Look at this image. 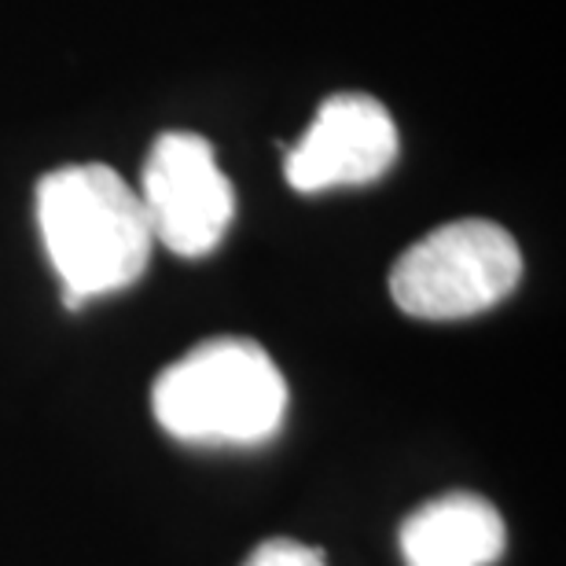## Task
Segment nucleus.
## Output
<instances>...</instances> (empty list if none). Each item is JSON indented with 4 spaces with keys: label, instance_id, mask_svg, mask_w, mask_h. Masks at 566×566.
<instances>
[{
    "label": "nucleus",
    "instance_id": "obj_1",
    "mask_svg": "<svg viewBox=\"0 0 566 566\" xmlns=\"http://www.w3.org/2000/svg\"><path fill=\"white\" fill-rule=\"evenodd\" d=\"M38 224L71 305L133 287L155 251L137 188L99 163L44 174L38 185Z\"/></svg>",
    "mask_w": 566,
    "mask_h": 566
},
{
    "label": "nucleus",
    "instance_id": "obj_4",
    "mask_svg": "<svg viewBox=\"0 0 566 566\" xmlns=\"http://www.w3.org/2000/svg\"><path fill=\"white\" fill-rule=\"evenodd\" d=\"M137 196L155 247L177 258L210 254L235 218V191L218 166L213 144L185 129L163 133L151 144Z\"/></svg>",
    "mask_w": 566,
    "mask_h": 566
},
{
    "label": "nucleus",
    "instance_id": "obj_6",
    "mask_svg": "<svg viewBox=\"0 0 566 566\" xmlns=\"http://www.w3.org/2000/svg\"><path fill=\"white\" fill-rule=\"evenodd\" d=\"M504 548V518L479 493L434 496L401 526L405 566H493Z\"/></svg>",
    "mask_w": 566,
    "mask_h": 566
},
{
    "label": "nucleus",
    "instance_id": "obj_5",
    "mask_svg": "<svg viewBox=\"0 0 566 566\" xmlns=\"http://www.w3.org/2000/svg\"><path fill=\"white\" fill-rule=\"evenodd\" d=\"M398 163V126L368 93H335L313 115L310 129L291 144L283 174L302 196L360 188Z\"/></svg>",
    "mask_w": 566,
    "mask_h": 566
},
{
    "label": "nucleus",
    "instance_id": "obj_2",
    "mask_svg": "<svg viewBox=\"0 0 566 566\" xmlns=\"http://www.w3.org/2000/svg\"><path fill=\"white\" fill-rule=\"evenodd\" d=\"M151 412L180 441L262 446L287 416V379L254 338H207L163 368L151 387Z\"/></svg>",
    "mask_w": 566,
    "mask_h": 566
},
{
    "label": "nucleus",
    "instance_id": "obj_7",
    "mask_svg": "<svg viewBox=\"0 0 566 566\" xmlns=\"http://www.w3.org/2000/svg\"><path fill=\"white\" fill-rule=\"evenodd\" d=\"M243 566H327V559H324V552L302 545V541L273 537V541H265V545H258Z\"/></svg>",
    "mask_w": 566,
    "mask_h": 566
},
{
    "label": "nucleus",
    "instance_id": "obj_3",
    "mask_svg": "<svg viewBox=\"0 0 566 566\" xmlns=\"http://www.w3.org/2000/svg\"><path fill=\"white\" fill-rule=\"evenodd\" d=\"M523 280L515 235L490 218H460L416 240L390 269V298L416 321H468Z\"/></svg>",
    "mask_w": 566,
    "mask_h": 566
}]
</instances>
